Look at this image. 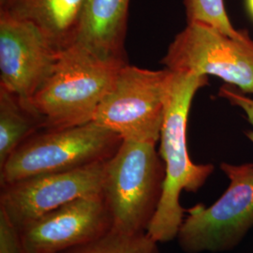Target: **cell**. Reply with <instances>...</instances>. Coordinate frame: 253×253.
Returning <instances> with one entry per match:
<instances>
[{"label":"cell","instance_id":"6da1fadb","mask_svg":"<svg viewBox=\"0 0 253 253\" xmlns=\"http://www.w3.org/2000/svg\"><path fill=\"white\" fill-rule=\"evenodd\" d=\"M208 84V76L172 72L160 137V156L165 165L163 196L146 232L158 243L176 238L186 215L180 205L181 192H197L215 169L212 164L193 163L187 145L192 100L196 92Z\"/></svg>","mask_w":253,"mask_h":253},{"label":"cell","instance_id":"7a4b0ae2","mask_svg":"<svg viewBox=\"0 0 253 253\" xmlns=\"http://www.w3.org/2000/svg\"><path fill=\"white\" fill-rule=\"evenodd\" d=\"M125 60L105 59L77 44L61 52L50 76L29 102L42 129L93 121Z\"/></svg>","mask_w":253,"mask_h":253},{"label":"cell","instance_id":"3957f363","mask_svg":"<svg viewBox=\"0 0 253 253\" xmlns=\"http://www.w3.org/2000/svg\"><path fill=\"white\" fill-rule=\"evenodd\" d=\"M165 165L156 144L123 140L106 161L101 194L112 217V231L145 234L160 206Z\"/></svg>","mask_w":253,"mask_h":253},{"label":"cell","instance_id":"277c9868","mask_svg":"<svg viewBox=\"0 0 253 253\" xmlns=\"http://www.w3.org/2000/svg\"><path fill=\"white\" fill-rule=\"evenodd\" d=\"M123 139L94 121L58 129H42L29 137L0 168L1 186L31 176L69 172L106 162Z\"/></svg>","mask_w":253,"mask_h":253},{"label":"cell","instance_id":"5b68a950","mask_svg":"<svg viewBox=\"0 0 253 253\" xmlns=\"http://www.w3.org/2000/svg\"><path fill=\"white\" fill-rule=\"evenodd\" d=\"M229 185L209 207L186 209L176 235L184 253H224L236 249L253 229V163H220Z\"/></svg>","mask_w":253,"mask_h":253},{"label":"cell","instance_id":"8992f818","mask_svg":"<svg viewBox=\"0 0 253 253\" xmlns=\"http://www.w3.org/2000/svg\"><path fill=\"white\" fill-rule=\"evenodd\" d=\"M172 72L126 63L100 101L93 121L123 140L156 144L161 137Z\"/></svg>","mask_w":253,"mask_h":253},{"label":"cell","instance_id":"52a82bcc","mask_svg":"<svg viewBox=\"0 0 253 253\" xmlns=\"http://www.w3.org/2000/svg\"><path fill=\"white\" fill-rule=\"evenodd\" d=\"M174 73L213 75L253 95V40L228 36L213 27L189 23L163 59Z\"/></svg>","mask_w":253,"mask_h":253},{"label":"cell","instance_id":"ba28073f","mask_svg":"<svg viewBox=\"0 0 253 253\" xmlns=\"http://www.w3.org/2000/svg\"><path fill=\"white\" fill-rule=\"evenodd\" d=\"M106 162L1 186L0 209L19 231L74 200L101 194Z\"/></svg>","mask_w":253,"mask_h":253},{"label":"cell","instance_id":"9c48e42d","mask_svg":"<svg viewBox=\"0 0 253 253\" xmlns=\"http://www.w3.org/2000/svg\"><path fill=\"white\" fill-rule=\"evenodd\" d=\"M60 54L33 24L0 15V87L17 96L27 108Z\"/></svg>","mask_w":253,"mask_h":253},{"label":"cell","instance_id":"30bf717a","mask_svg":"<svg viewBox=\"0 0 253 253\" xmlns=\"http://www.w3.org/2000/svg\"><path fill=\"white\" fill-rule=\"evenodd\" d=\"M102 194L74 200L21 230L27 253H62L112 231Z\"/></svg>","mask_w":253,"mask_h":253},{"label":"cell","instance_id":"8fae6325","mask_svg":"<svg viewBox=\"0 0 253 253\" xmlns=\"http://www.w3.org/2000/svg\"><path fill=\"white\" fill-rule=\"evenodd\" d=\"M88 0H0V15L36 26L60 52L78 36Z\"/></svg>","mask_w":253,"mask_h":253},{"label":"cell","instance_id":"7c38bea8","mask_svg":"<svg viewBox=\"0 0 253 253\" xmlns=\"http://www.w3.org/2000/svg\"><path fill=\"white\" fill-rule=\"evenodd\" d=\"M130 0H88L74 44L105 59L125 60Z\"/></svg>","mask_w":253,"mask_h":253},{"label":"cell","instance_id":"4fadbf2b","mask_svg":"<svg viewBox=\"0 0 253 253\" xmlns=\"http://www.w3.org/2000/svg\"><path fill=\"white\" fill-rule=\"evenodd\" d=\"M42 130L39 117L18 97L0 87V168L29 137Z\"/></svg>","mask_w":253,"mask_h":253},{"label":"cell","instance_id":"5bb4252c","mask_svg":"<svg viewBox=\"0 0 253 253\" xmlns=\"http://www.w3.org/2000/svg\"><path fill=\"white\" fill-rule=\"evenodd\" d=\"M62 253H162L159 243L146 233L122 235L111 231L100 239Z\"/></svg>","mask_w":253,"mask_h":253},{"label":"cell","instance_id":"9a60e30c","mask_svg":"<svg viewBox=\"0 0 253 253\" xmlns=\"http://www.w3.org/2000/svg\"><path fill=\"white\" fill-rule=\"evenodd\" d=\"M184 7L188 24L206 25L233 38L249 35L247 30L234 27L227 14L224 0H184Z\"/></svg>","mask_w":253,"mask_h":253},{"label":"cell","instance_id":"2e32d148","mask_svg":"<svg viewBox=\"0 0 253 253\" xmlns=\"http://www.w3.org/2000/svg\"><path fill=\"white\" fill-rule=\"evenodd\" d=\"M0 253H27L21 232L0 209Z\"/></svg>","mask_w":253,"mask_h":253},{"label":"cell","instance_id":"e0dca14e","mask_svg":"<svg viewBox=\"0 0 253 253\" xmlns=\"http://www.w3.org/2000/svg\"><path fill=\"white\" fill-rule=\"evenodd\" d=\"M217 96L225 99L232 105L239 107L244 111L247 119L252 126V129L247 130L245 134L253 144V97H250L248 94L230 84H224L221 86Z\"/></svg>","mask_w":253,"mask_h":253},{"label":"cell","instance_id":"ac0fdd59","mask_svg":"<svg viewBox=\"0 0 253 253\" xmlns=\"http://www.w3.org/2000/svg\"><path fill=\"white\" fill-rule=\"evenodd\" d=\"M246 8L248 9V12L253 20V0H246Z\"/></svg>","mask_w":253,"mask_h":253}]
</instances>
